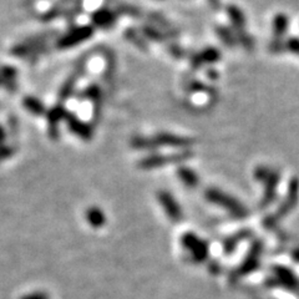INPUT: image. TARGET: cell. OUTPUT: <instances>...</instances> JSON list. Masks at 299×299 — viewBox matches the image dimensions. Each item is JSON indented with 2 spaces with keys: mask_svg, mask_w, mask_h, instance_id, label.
<instances>
[{
  "mask_svg": "<svg viewBox=\"0 0 299 299\" xmlns=\"http://www.w3.org/2000/svg\"><path fill=\"white\" fill-rule=\"evenodd\" d=\"M193 145L192 138L178 136L176 133L160 132L151 137L136 136L131 140V146L136 150H153L156 147H175V149L188 150Z\"/></svg>",
  "mask_w": 299,
  "mask_h": 299,
  "instance_id": "cell-1",
  "label": "cell"
},
{
  "mask_svg": "<svg viewBox=\"0 0 299 299\" xmlns=\"http://www.w3.org/2000/svg\"><path fill=\"white\" fill-rule=\"evenodd\" d=\"M254 178L264 184V191L262 206H267L275 198V187L281 181V173L277 170H273L267 166H258L254 171Z\"/></svg>",
  "mask_w": 299,
  "mask_h": 299,
  "instance_id": "cell-2",
  "label": "cell"
},
{
  "mask_svg": "<svg viewBox=\"0 0 299 299\" xmlns=\"http://www.w3.org/2000/svg\"><path fill=\"white\" fill-rule=\"evenodd\" d=\"M192 156L193 152L190 150H184L181 152L170 153V155H150L138 162V167L142 168V170H152V168L166 166V165L185 162Z\"/></svg>",
  "mask_w": 299,
  "mask_h": 299,
  "instance_id": "cell-3",
  "label": "cell"
},
{
  "mask_svg": "<svg viewBox=\"0 0 299 299\" xmlns=\"http://www.w3.org/2000/svg\"><path fill=\"white\" fill-rule=\"evenodd\" d=\"M206 198L216 203V205L227 208V211L237 217H245L247 214V210L241 205V202H238L233 197L228 196L227 193L222 192L221 190H217V188H208L206 191Z\"/></svg>",
  "mask_w": 299,
  "mask_h": 299,
  "instance_id": "cell-4",
  "label": "cell"
},
{
  "mask_svg": "<svg viewBox=\"0 0 299 299\" xmlns=\"http://www.w3.org/2000/svg\"><path fill=\"white\" fill-rule=\"evenodd\" d=\"M92 35H94V28L90 27V25L74 28L72 30L68 31L63 37H60L59 42H57V46L60 49L72 48V46H76L81 43L86 42Z\"/></svg>",
  "mask_w": 299,
  "mask_h": 299,
  "instance_id": "cell-5",
  "label": "cell"
},
{
  "mask_svg": "<svg viewBox=\"0 0 299 299\" xmlns=\"http://www.w3.org/2000/svg\"><path fill=\"white\" fill-rule=\"evenodd\" d=\"M65 121L68 124V127L70 129L72 133L77 136V137L83 138L84 141H90L92 138V129L89 124L83 121L77 117L76 115L72 112H66Z\"/></svg>",
  "mask_w": 299,
  "mask_h": 299,
  "instance_id": "cell-6",
  "label": "cell"
},
{
  "mask_svg": "<svg viewBox=\"0 0 299 299\" xmlns=\"http://www.w3.org/2000/svg\"><path fill=\"white\" fill-rule=\"evenodd\" d=\"M221 59V53L216 48H207L200 53L194 54L191 59V65L193 69L202 68L207 64H213Z\"/></svg>",
  "mask_w": 299,
  "mask_h": 299,
  "instance_id": "cell-7",
  "label": "cell"
},
{
  "mask_svg": "<svg viewBox=\"0 0 299 299\" xmlns=\"http://www.w3.org/2000/svg\"><path fill=\"white\" fill-rule=\"evenodd\" d=\"M298 196H299V180L294 177V178L290 180L288 186V196H287L286 201L282 203L280 211H278L277 216L275 217H281L288 213V212L294 207L295 203H297Z\"/></svg>",
  "mask_w": 299,
  "mask_h": 299,
  "instance_id": "cell-8",
  "label": "cell"
},
{
  "mask_svg": "<svg viewBox=\"0 0 299 299\" xmlns=\"http://www.w3.org/2000/svg\"><path fill=\"white\" fill-rule=\"evenodd\" d=\"M158 201L161 203L162 206H164L165 211L167 212L168 216L171 217L173 221H178L181 218V208H180V206L177 205L176 200L173 198L172 194L166 192V191H160L158 194Z\"/></svg>",
  "mask_w": 299,
  "mask_h": 299,
  "instance_id": "cell-9",
  "label": "cell"
},
{
  "mask_svg": "<svg viewBox=\"0 0 299 299\" xmlns=\"http://www.w3.org/2000/svg\"><path fill=\"white\" fill-rule=\"evenodd\" d=\"M117 14L110 9H98L92 14V23L98 28H110L116 23Z\"/></svg>",
  "mask_w": 299,
  "mask_h": 299,
  "instance_id": "cell-10",
  "label": "cell"
},
{
  "mask_svg": "<svg viewBox=\"0 0 299 299\" xmlns=\"http://www.w3.org/2000/svg\"><path fill=\"white\" fill-rule=\"evenodd\" d=\"M84 70H85V63L81 64V68L76 69L74 74H72L71 76L69 77L65 83H64V85L62 86V90H60V94H59V97L62 98V101H65L69 96H71V94L74 92L75 85H76V83H77V79H79L81 75L84 74Z\"/></svg>",
  "mask_w": 299,
  "mask_h": 299,
  "instance_id": "cell-11",
  "label": "cell"
},
{
  "mask_svg": "<svg viewBox=\"0 0 299 299\" xmlns=\"http://www.w3.org/2000/svg\"><path fill=\"white\" fill-rule=\"evenodd\" d=\"M227 14L231 19L232 25H233L234 31L236 33H241V31H245L246 28V16L243 14V11L236 5H229L227 7Z\"/></svg>",
  "mask_w": 299,
  "mask_h": 299,
  "instance_id": "cell-12",
  "label": "cell"
},
{
  "mask_svg": "<svg viewBox=\"0 0 299 299\" xmlns=\"http://www.w3.org/2000/svg\"><path fill=\"white\" fill-rule=\"evenodd\" d=\"M80 97L85 98V100L89 101H94L96 104V107H95L94 116L95 118H97L98 116V105H100L101 101V88L97 85V84H91V85L88 86L83 92L80 94Z\"/></svg>",
  "mask_w": 299,
  "mask_h": 299,
  "instance_id": "cell-13",
  "label": "cell"
},
{
  "mask_svg": "<svg viewBox=\"0 0 299 299\" xmlns=\"http://www.w3.org/2000/svg\"><path fill=\"white\" fill-rule=\"evenodd\" d=\"M289 20L286 14H277L273 19V35L274 39L282 40V37L286 35L287 30H288Z\"/></svg>",
  "mask_w": 299,
  "mask_h": 299,
  "instance_id": "cell-14",
  "label": "cell"
},
{
  "mask_svg": "<svg viewBox=\"0 0 299 299\" xmlns=\"http://www.w3.org/2000/svg\"><path fill=\"white\" fill-rule=\"evenodd\" d=\"M177 176L187 187H196L198 185V175L191 167L180 166L177 168Z\"/></svg>",
  "mask_w": 299,
  "mask_h": 299,
  "instance_id": "cell-15",
  "label": "cell"
},
{
  "mask_svg": "<svg viewBox=\"0 0 299 299\" xmlns=\"http://www.w3.org/2000/svg\"><path fill=\"white\" fill-rule=\"evenodd\" d=\"M65 115H66V111H65V109H64V106L62 105L55 106L54 109L50 111V114H49V123H50V126H51L50 132L55 133V137L59 136V131H57L56 125L59 124L63 118H65Z\"/></svg>",
  "mask_w": 299,
  "mask_h": 299,
  "instance_id": "cell-16",
  "label": "cell"
},
{
  "mask_svg": "<svg viewBox=\"0 0 299 299\" xmlns=\"http://www.w3.org/2000/svg\"><path fill=\"white\" fill-rule=\"evenodd\" d=\"M217 35H218L222 42L225 43L227 46H234L237 44V36L231 29H228L227 27H217L216 28Z\"/></svg>",
  "mask_w": 299,
  "mask_h": 299,
  "instance_id": "cell-17",
  "label": "cell"
},
{
  "mask_svg": "<svg viewBox=\"0 0 299 299\" xmlns=\"http://www.w3.org/2000/svg\"><path fill=\"white\" fill-rule=\"evenodd\" d=\"M142 33H144L145 36L153 40V42H164L165 37H166L164 30H161V29L158 30V29L150 27V25H146V27L142 28Z\"/></svg>",
  "mask_w": 299,
  "mask_h": 299,
  "instance_id": "cell-18",
  "label": "cell"
},
{
  "mask_svg": "<svg viewBox=\"0 0 299 299\" xmlns=\"http://www.w3.org/2000/svg\"><path fill=\"white\" fill-rule=\"evenodd\" d=\"M86 217H88L89 222L94 226H101L105 222V216L98 208H90L86 213Z\"/></svg>",
  "mask_w": 299,
  "mask_h": 299,
  "instance_id": "cell-19",
  "label": "cell"
},
{
  "mask_svg": "<svg viewBox=\"0 0 299 299\" xmlns=\"http://www.w3.org/2000/svg\"><path fill=\"white\" fill-rule=\"evenodd\" d=\"M126 37L129 40H131V42L136 46H138V48L144 49V50L147 48L146 43H145V40L142 39V36L140 35V33H137V31H135V29H127Z\"/></svg>",
  "mask_w": 299,
  "mask_h": 299,
  "instance_id": "cell-20",
  "label": "cell"
},
{
  "mask_svg": "<svg viewBox=\"0 0 299 299\" xmlns=\"http://www.w3.org/2000/svg\"><path fill=\"white\" fill-rule=\"evenodd\" d=\"M25 106L28 107L29 111L34 112V114H36V115H40L44 112V105H43L40 101H37L36 98L28 97L27 100H25Z\"/></svg>",
  "mask_w": 299,
  "mask_h": 299,
  "instance_id": "cell-21",
  "label": "cell"
},
{
  "mask_svg": "<svg viewBox=\"0 0 299 299\" xmlns=\"http://www.w3.org/2000/svg\"><path fill=\"white\" fill-rule=\"evenodd\" d=\"M284 49L299 55V37H289L287 42H284Z\"/></svg>",
  "mask_w": 299,
  "mask_h": 299,
  "instance_id": "cell-22",
  "label": "cell"
},
{
  "mask_svg": "<svg viewBox=\"0 0 299 299\" xmlns=\"http://www.w3.org/2000/svg\"><path fill=\"white\" fill-rule=\"evenodd\" d=\"M269 50H271L272 53H282L283 50H286V49H284V42L283 40L273 39L271 44H269Z\"/></svg>",
  "mask_w": 299,
  "mask_h": 299,
  "instance_id": "cell-23",
  "label": "cell"
},
{
  "mask_svg": "<svg viewBox=\"0 0 299 299\" xmlns=\"http://www.w3.org/2000/svg\"><path fill=\"white\" fill-rule=\"evenodd\" d=\"M170 53L172 54L173 56H176V57L184 56V51H182V49L178 48V46H176V45L170 46Z\"/></svg>",
  "mask_w": 299,
  "mask_h": 299,
  "instance_id": "cell-24",
  "label": "cell"
},
{
  "mask_svg": "<svg viewBox=\"0 0 299 299\" xmlns=\"http://www.w3.org/2000/svg\"><path fill=\"white\" fill-rule=\"evenodd\" d=\"M22 299H46L44 293H31V294L24 295Z\"/></svg>",
  "mask_w": 299,
  "mask_h": 299,
  "instance_id": "cell-25",
  "label": "cell"
},
{
  "mask_svg": "<svg viewBox=\"0 0 299 299\" xmlns=\"http://www.w3.org/2000/svg\"><path fill=\"white\" fill-rule=\"evenodd\" d=\"M207 2H208V4H210V7L213 10H220L221 9V2H220V0H207Z\"/></svg>",
  "mask_w": 299,
  "mask_h": 299,
  "instance_id": "cell-26",
  "label": "cell"
}]
</instances>
